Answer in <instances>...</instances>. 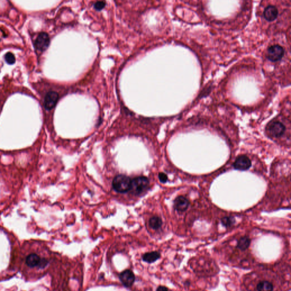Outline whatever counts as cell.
<instances>
[{
	"label": "cell",
	"mask_w": 291,
	"mask_h": 291,
	"mask_svg": "<svg viewBox=\"0 0 291 291\" xmlns=\"http://www.w3.org/2000/svg\"><path fill=\"white\" fill-rule=\"evenodd\" d=\"M156 291H168V290L166 287H165L164 286H159L157 288Z\"/></svg>",
	"instance_id": "obj_20"
},
{
	"label": "cell",
	"mask_w": 291,
	"mask_h": 291,
	"mask_svg": "<svg viewBox=\"0 0 291 291\" xmlns=\"http://www.w3.org/2000/svg\"><path fill=\"white\" fill-rule=\"evenodd\" d=\"M284 54L283 48L279 45H274L268 49L267 58L271 62H276L281 60Z\"/></svg>",
	"instance_id": "obj_3"
},
{
	"label": "cell",
	"mask_w": 291,
	"mask_h": 291,
	"mask_svg": "<svg viewBox=\"0 0 291 291\" xmlns=\"http://www.w3.org/2000/svg\"><path fill=\"white\" fill-rule=\"evenodd\" d=\"M222 224L226 227H230L235 223V219L233 217H224L221 219Z\"/></svg>",
	"instance_id": "obj_16"
},
{
	"label": "cell",
	"mask_w": 291,
	"mask_h": 291,
	"mask_svg": "<svg viewBox=\"0 0 291 291\" xmlns=\"http://www.w3.org/2000/svg\"><path fill=\"white\" fill-rule=\"evenodd\" d=\"M50 43V40L49 35L46 33H40L38 35L35 41L34 45L38 51H44L47 49Z\"/></svg>",
	"instance_id": "obj_4"
},
{
	"label": "cell",
	"mask_w": 291,
	"mask_h": 291,
	"mask_svg": "<svg viewBox=\"0 0 291 291\" xmlns=\"http://www.w3.org/2000/svg\"><path fill=\"white\" fill-rule=\"evenodd\" d=\"M131 180L125 175H119L114 177L112 185L114 190L119 193H125L131 189Z\"/></svg>",
	"instance_id": "obj_1"
},
{
	"label": "cell",
	"mask_w": 291,
	"mask_h": 291,
	"mask_svg": "<svg viewBox=\"0 0 291 291\" xmlns=\"http://www.w3.org/2000/svg\"><path fill=\"white\" fill-rule=\"evenodd\" d=\"M6 62L9 64H13L15 62V58L12 52H8L5 56Z\"/></svg>",
	"instance_id": "obj_17"
},
{
	"label": "cell",
	"mask_w": 291,
	"mask_h": 291,
	"mask_svg": "<svg viewBox=\"0 0 291 291\" xmlns=\"http://www.w3.org/2000/svg\"><path fill=\"white\" fill-rule=\"evenodd\" d=\"M273 289V285L268 281H260L257 285V290L258 291H272Z\"/></svg>",
	"instance_id": "obj_14"
},
{
	"label": "cell",
	"mask_w": 291,
	"mask_h": 291,
	"mask_svg": "<svg viewBox=\"0 0 291 291\" xmlns=\"http://www.w3.org/2000/svg\"><path fill=\"white\" fill-rule=\"evenodd\" d=\"M105 5H106L105 2L98 1L94 4V7L95 9H96L98 11H100V10H101L102 9H103L105 8Z\"/></svg>",
	"instance_id": "obj_18"
},
{
	"label": "cell",
	"mask_w": 291,
	"mask_h": 291,
	"mask_svg": "<svg viewBox=\"0 0 291 291\" xmlns=\"http://www.w3.org/2000/svg\"><path fill=\"white\" fill-rule=\"evenodd\" d=\"M42 258H41L38 255L35 253H31L27 255L26 258V264L27 266L30 268H34L35 267H39L41 264Z\"/></svg>",
	"instance_id": "obj_10"
},
{
	"label": "cell",
	"mask_w": 291,
	"mask_h": 291,
	"mask_svg": "<svg viewBox=\"0 0 291 291\" xmlns=\"http://www.w3.org/2000/svg\"><path fill=\"white\" fill-rule=\"evenodd\" d=\"M278 15V10L274 6H268L264 12V17L267 21L272 22L276 19Z\"/></svg>",
	"instance_id": "obj_11"
},
{
	"label": "cell",
	"mask_w": 291,
	"mask_h": 291,
	"mask_svg": "<svg viewBox=\"0 0 291 291\" xmlns=\"http://www.w3.org/2000/svg\"><path fill=\"white\" fill-rule=\"evenodd\" d=\"M159 180L161 183H165L167 181V180H168V177L167 176V175L163 173V172H160L159 174Z\"/></svg>",
	"instance_id": "obj_19"
},
{
	"label": "cell",
	"mask_w": 291,
	"mask_h": 291,
	"mask_svg": "<svg viewBox=\"0 0 291 291\" xmlns=\"http://www.w3.org/2000/svg\"><path fill=\"white\" fill-rule=\"evenodd\" d=\"M122 284L126 287H130L135 281V275L133 271L127 269L123 271L119 276Z\"/></svg>",
	"instance_id": "obj_8"
},
{
	"label": "cell",
	"mask_w": 291,
	"mask_h": 291,
	"mask_svg": "<svg viewBox=\"0 0 291 291\" xmlns=\"http://www.w3.org/2000/svg\"><path fill=\"white\" fill-rule=\"evenodd\" d=\"M149 225L153 229L157 230L162 226V221L159 217H153L149 221Z\"/></svg>",
	"instance_id": "obj_15"
},
{
	"label": "cell",
	"mask_w": 291,
	"mask_h": 291,
	"mask_svg": "<svg viewBox=\"0 0 291 291\" xmlns=\"http://www.w3.org/2000/svg\"><path fill=\"white\" fill-rule=\"evenodd\" d=\"M160 258V254L157 251H153L144 253L142 256V259L143 261L147 263H152L156 261Z\"/></svg>",
	"instance_id": "obj_12"
},
{
	"label": "cell",
	"mask_w": 291,
	"mask_h": 291,
	"mask_svg": "<svg viewBox=\"0 0 291 291\" xmlns=\"http://www.w3.org/2000/svg\"><path fill=\"white\" fill-rule=\"evenodd\" d=\"M190 205L188 200L183 196H179L174 201V208L179 212H184L187 210Z\"/></svg>",
	"instance_id": "obj_9"
},
{
	"label": "cell",
	"mask_w": 291,
	"mask_h": 291,
	"mask_svg": "<svg viewBox=\"0 0 291 291\" xmlns=\"http://www.w3.org/2000/svg\"><path fill=\"white\" fill-rule=\"evenodd\" d=\"M251 243L250 239L247 237H243L240 238L237 243V247L242 251L247 249Z\"/></svg>",
	"instance_id": "obj_13"
},
{
	"label": "cell",
	"mask_w": 291,
	"mask_h": 291,
	"mask_svg": "<svg viewBox=\"0 0 291 291\" xmlns=\"http://www.w3.org/2000/svg\"><path fill=\"white\" fill-rule=\"evenodd\" d=\"M268 131L272 137L279 138L284 134L285 131V127L280 122L275 121L269 125Z\"/></svg>",
	"instance_id": "obj_6"
},
{
	"label": "cell",
	"mask_w": 291,
	"mask_h": 291,
	"mask_svg": "<svg viewBox=\"0 0 291 291\" xmlns=\"http://www.w3.org/2000/svg\"><path fill=\"white\" fill-rule=\"evenodd\" d=\"M149 184V179L144 176L135 177L131 180V189L136 194H140L146 190Z\"/></svg>",
	"instance_id": "obj_2"
},
{
	"label": "cell",
	"mask_w": 291,
	"mask_h": 291,
	"mask_svg": "<svg viewBox=\"0 0 291 291\" xmlns=\"http://www.w3.org/2000/svg\"><path fill=\"white\" fill-rule=\"evenodd\" d=\"M251 161L249 158L246 155H242L237 158L233 164V167L237 170L246 171L251 167Z\"/></svg>",
	"instance_id": "obj_5"
},
{
	"label": "cell",
	"mask_w": 291,
	"mask_h": 291,
	"mask_svg": "<svg viewBox=\"0 0 291 291\" xmlns=\"http://www.w3.org/2000/svg\"><path fill=\"white\" fill-rule=\"evenodd\" d=\"M59 99V94L56 92L50 91L44 98V106L47 110H51L55 107Z\"/></svg>",
	"instance_id": "obj_7"
}]
</instances>
